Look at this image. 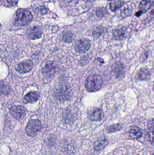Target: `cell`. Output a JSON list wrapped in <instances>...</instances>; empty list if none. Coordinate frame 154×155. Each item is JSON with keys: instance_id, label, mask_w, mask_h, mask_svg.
Masks as SVG:
<instances>
[{"instance_id": "9a60e30c", "label": "cell", "mask_w": 154, "mask_h": 155, "mask_svg": "<svg viewBox=\"0 0 154 155\" xmlns=\"http://www.w3.org/2000/svg\"><path fill=\"white\" fill-rule=\"evenodd\" d=\"M129 134L134 139H139L143 137V132L138 127L133 126L130 128Z\"/></svg>"}, {"instance_id": "4fadbf2b", "label": "cell", "mask_w": 154, "mask_h": 155, "mask_svg": "<svg viewBox=\"0 0 154 155\" xmlns=\"http://www.w3.org/2000/svg\"><path fill=\"white\" fill-rule=\"evenodd\" d=\"M108 140L105 137H101L96 141L94 144V148L95 151H101L108 144Z\"/></svg>"}, {"instance_id": "d6986e66", "label": "cell", "mask_w": 154, "mask_h": 155, "mask_svg": "<svg viewBox=\"0 0 154 155\" xmlns=\"http://www.w3.org/2000/svg\"><path fill=\"white\" fill-rule=\"evenodd\" d=\"M11 92V87L9 85L3 81H0V93L5 95L9 94Z\"/></svg>"}, {"instance_id": "9c48e42d", "label": "cell", "mask_w": 154, "mask_h": 155, "mask_svg": "<svg viewBox=\"0 0 154 155\" xmlns=\"http://www.w3.org/2000/svg\"><path fill=\"white\" fill-rule=\"evenodd\" d=\"M42 29L40 26H32L28 28L27 35L30 40H36L41 38L42 35Z\"/></svg>"}, {"instance_id": "8fae6325", "label": "cell", "mask_w": 154, "mask_h": 155, "mask_svg": "<svg viewBox=\"0 0 154 155\" xmlns=\"http://www.w3.org/2000/svg\"><path fill=\"white\" fill-rule=\"evenodd\" d=\"M113 71L117 78L124 77L125 74L124 66L121 63L116 62L113 64Z\"/></svg>"}, {"instance_id": "7c38bea8", "label": "cell", "mask_w": 154, "mask_h": 155, "mask_svg": "<svg viewBox=\"0 0 154 155\" xmlns=\"http://www.w3.org/2000/svg\"><path fill=\"white\" fill-rule=\"evenodd\" d=\"M39 98V94L37 92H32L27 94L24 97V104L33 103L37 102Z\"/></svg>"}, {"instance_id": "2e32d148", "label": "cell", "mask_w": 154, "mask_h": 155, "mask_svg": "<svg viewBox=\"0 0 154 155\" xmlns=\"http://www.w3.org/2000/svg\"><path fill=\"white\" fill-rule=\"evenodd\" d=\"M153 5L152 0H143L139 5V8L140 12L143 13H145L147 10L151 8Z\"/></svg>"}, {"instance_id": "8992f818", "label": "cell", "mask_w": 154, "mask_h": 155, "mask_svg": "<svg viewBox=\"0 0 154 155\" xmlns=\"http://www.w3.org/2000/svg\"><path fill=\"white\" fill-rule=\"evenodd\" d=\"M10 113L17 120H22L26 115V109L22 106H14L10 108Z\"/></svg>"}, {"instance_id": "d4e9b609", "label": "cell", "mask_w": 154, "mask_h": 155, "mask_svg": "<svg viewBox=\"0 0 154 155\" xmlns=\"http://www.w3.org/2000/svg\"><path fill=\"white\" fill-rule=\"evenodd\" d=\"M64 1H67L68 2H71L72 1H74V0H64Z\"/></svg>"}, {"instance_id": "4316f807", "label": "cell", "mask_w": 154, "mask_h": 155, "mask_svg": "<svg viewBox=\"0 0 154 155\" xmlns=\"http://www.w3.org/2000/svg\"><path fill=\"white\" fill-rule=\"evenodd\" d=\"M106 1H111V0H106Z\"/></svg>"}, {"instance_id": "44dd1931", "label": "cell", "mask_w": 154, "mask_h": 155, "mask_svg": "<svg viewBox=\"0 0 154 155\" xmlns=\"http://www.w3.org/2000/svg\"><path fill=\"white\" fill-rule=\"evenodd\" d=\"M122 5H123V3L121 1L115 0V1H113L110 4L109 8L112 12H115L120 8L122 6Z\"/></svg>"}, {"instance_id": "484cf974", "label": "cell", "mask_w": 154, "mask_h": 155, "mask_svg": "<svg viewBox=\"0 0 154 155\" xmlns=\"http://www.w3.org/2000/svg\"><path fill=\"white\" fill-rule=\"evenodd\" d=\"M1 26H1V24H0V29H1Z\"/></svg>"}, {"instance_id": "ac0fdd59", "label": "cell", "mask_w": 154, "mask_h": 155, "mask_svg": "<svg viewBox=\"0 0 154 155\" xmlns=\"http://www.w3.org/2000/svg\"><path fill=\"white\" fill-rule=\"evenodd\" d=\"M107 31V30L106 28L102 26H98L93 30L92 34L94 37L98 38L105 35Z\"/></svg>"}, {"instance_id": "277c9868", "label": "cell", "mask_w": 154, "mask_h": 155, "mask_svg": "<svg viewBox=\"0 0 154 155\" xmlns=\"http://www.w3.org/2000/svg\"><path fill=\"white\" fill-rule=\"evenodd\" d=\"M90 47L91 42L90 41L86 38H82L76 42L74 49L77 52L83 53L89 51Z\"/></svg>"}, {"instance_id": "ffe728a7", "label": "cell", "mask_w": 154, "mask_h": 155, "mask_svg": "<svg viewBox=\"0 0 154 155\" xmlns=\"http://www.w3.org/2000/svg\"><path fill=\"white\" fill-rule=\"evenodd\" d=\"M62 38L64 41L68 43H70L75 40V35L71 32L68 31L63 34Z\"/></svg>"}, {"instance_id": "5bb4252c", "label": "cell", "mask_w": 154, "mask_h": 155, "mask_svg": "<svg viewBox=\"0 0 154 155\" xmlns=\"http://www.w3.org/2000/svg\"><path fill=\"white\" fill-rule=\"evenodd\" d=\"M127 33V29L124 27L116 29L113 31V39L116 41L123 40L125 37Z\"/></svg>"}, {"instance_id": "7a4b0ae2", "label": "cell", "mask_w": 154, "mask_h": 155, "mask_svg": "<svg viewBox=\"0 0 154 155\" xmlns=\"http://www.w3.org/2000/svg\"><path fill=\"white\" fill-rule=\"evenodd\" d=\"M103 84L102 78L97 75L89 76L85 82V86L87 91L89 92H95L101 88Z\"/></svg>"}, {"instance_id": "83f0119b", "label": "cell", "mask_w": 154, "mask_h": 155, "mask_svg": "<svg viewBox=\"0 0 154 155\" xmlns=\"http://www.w3.org/2000/svg\"><path fill=\"white\" fill-rule=\"evenodd\" d=\"M152 155H153V154H152Z\"/></svg>"}, {"instance_id": "cb8c5ba5", "label": "cell", "mask_w": 154, "mask_h": 155, "mask_svg": "<svg viewBox=\"0 0 154 155\" xmlns=\"http://www.w3.org/2000/svg\"><path fill=\"white\" fill-rule=\"evenodd\" d=\"M18 1L19 0H7V2L10 5H15L18 3Z\"/></svg>"}, {"instance_id": "3957f363", "label": "cell", "mask_w": 154, "mask_h": 155, "mask_svg": "<svg viewBox=\"0 0 154 155\" xmlns=\"http://www.w3.org/2000/svg\"><path fill=\"white\" fill-rule=\"evenodd\" d=\"M42 124L39 119H31L27 124L25 132L28 136L33 137L41 130Z\"/></svg>"}, {"instance_id": "7402d4cb", "label": "cell", "mask_w": 154, "mask_h": 155, "mask_svg": "<svg viewBox=\"0 0 154 155\" xmlns=\"http://www.w3.org/2000/svg\"><path fill=\"white\" fill-rule=\"evenodd\" d=\"M122 129V127L119 124L112 125L107 127L106 128V131L108 133H115L118 131H120Z\"/></svg>"}, {"instance_id": "52a82bcc", "label": "cell", "mask_w": 154, "mask_h": 155, "mask_svg": "<svg viewBox=\"0 0 154 155\" xmlns=\"http://www.w3.org/2000/svg\"><path fill=\"white\" fill-rule=\"evenodd\" d=\"M42 75L45 78H52L56 73V66L53 62L49 61L42 71Z\"/></svg>"}, {"instance_id": "ba28073f", "label": "cell", "mask_w": 154, "mask_h": 155, "mask_svg": "<svg viewBox=\"0 0 154 155\" xmlns=\"http://www.w3.org/2000/svg\"><path fill=\"white\" fill-rule=\"evenodd\" d=\"M88 116L91 121H99L104 117V114L102 109L92 107L89 110Z\"/></svg>"}, {"instance_id": "6da1fadb", "label": "cell", "mask_w": 154, "mask_h": 155, "mask_svg": "<svg viewBox=\"0 0 154 155\" xmlns=\"http://www.w3.org/2000/svg\"><path fill=\"white\" fill-rule=\"evenodd\" d=\"M33 19L31 13L24 9H19L16 12L14 24L17 26H24L29 24Z\"/></svg>"}, {"instance_id": "e0dca14e", "label": "cell", "mask_w": 154, "mask_h": 155, "mask_svg": "<svg viewBox=\"0 0 154 155\" xmlns=\"http://www.w3.org/2000/svg\"><path fill=\"white\" fill-rule=\"evenodd\" d=\"M151 74L148 70L142 69L137 74V78L139 80H145L149 79Z\"/></svg>"}, {"instance_id": "603a6c76", "label": "cell", "mask_w": 154, "mask_h": 155, "mask_svg": "<svg viewBox=\"0 0 154 155\" xmlns=\"http://www.w3.org/2000/svg\"><path fill=\"white\" fill-rule=\"evenodd\" d=\"M39 10L40 11L42 14H46L47 13V10L44 6H41L39 7Z\"/></svg>"}, {"instance_id": "30bf717a", "label": "cell", "mask_w": 154, "mask_h": 155, "mask_svg": "<svg viewBox=\"0 0 154 155\" xmlns=\"http://www.w3.org/2000/svg\"><path fill=\"white\" fill-rule=\"evenodd\" d=\"M71 96V91L67 86L62 87L57 91L56 96L61 100H67L69 99Z\"/></svg>"}, {"instance_id": "5b68a950", "label": "cell", "mask_w": 154, "mask_h": 155, "mask_svg": "<svg viewBox=\"0 0 154 155\" xmlns=\"http://www.w3.org/2000/svg\"><path fill=\"white\" fill-rule=\"evenodd\" d=\"M33 67V63L31 60H24L19 63L15 67V71L20 74H24L31 71Z\"/></svg>"}]
</instances>
